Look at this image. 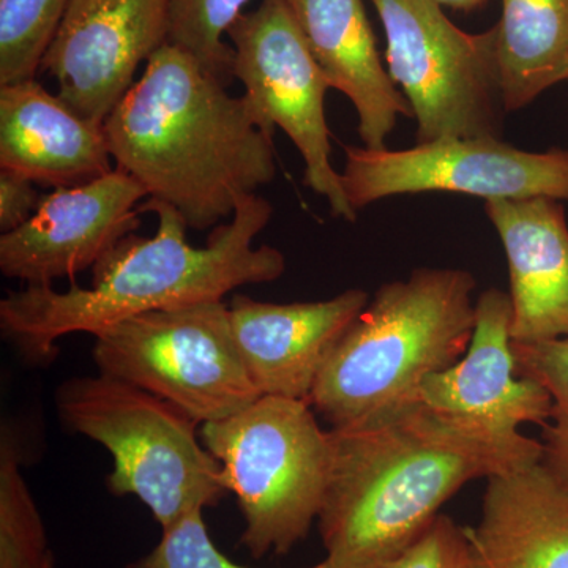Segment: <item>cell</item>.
Here are the masks:
<instances>
[{"label": "cell", "instance_id": "cell-15", "mask_svg": "<svg viewBox=\"0 0 568 568\" xmlns=\"http://www.w3.org/2000/svg\"><path fill=\"white\" fill-rule=\"evenodd\" d=\"M489 222L506 250L511 342L568 338V226L552 197L491 200Z\"/></svg>", "mask_w": 568, "mask_h": 568}, {"label": "cell", "instance_id": "cell-26", "mask_svg": "<svg viewBox=\"0 0 568 568\" xmlns=\"http://www.w3.org/2000/svg\"><path fill=\"white\" fill-rule=\"evenodd\" d=\"M36 182L20 174L0 173V230L11 233L18 230L36 213L40 204Z\"/></svg>", "mask_w": 568, "mask_h": 568}, {"label": "cell", "instance_id": "cell-23", "mask_svg": "<svg viewBox=\"0 0 568 568\" xmlns=\"http://www.w3.org/2000/svg\"><path fill=\"white\" fill-rule=\"evenodd\" d=\"M511 345L518 375L536 381L551 396L552 424L541 443L544 463L568 488V338Z\"/></svg>", "mask_w": 568, "mask_h": 568}, {"label": "cell", "instance_id": "cell-3", "mask_svg": "<svg viewBox=\"0 0 568 568\" xmlns=\"http://www.w3.org/2000/svg\"><path fill=\"white\" fill-rule=\"evenodd\" d=\"M140 212L155 213L156 233L122 239L93 265L91 286L59 293L51 284H28L0 302L2 334L29 361L54 357L62 336H95L142 313L223 301L237 287L275 282L286 271L280 250L253 245L274 215L260 194L245 197L201 248L186 241L189 226L171 205L149 200Z\"/></svg>", "mask_w": 568, "mask_h": 568}, {"label": "cell", "instance_id": "cell-1", "mask_svg": "<svg viewBox=\"0 0 568 568\" xmlns=\"http://www.w3.org/2000/svg\"><path fill=\"white\" fill-rule=\"evenodd\" d=\"M331 439L317 523L335 568H394L459 488L544 459L536 439L478 435L422 403L375 424L331 428Z\"/></svg>", "mask_w": 568, "mask_h": 568}, {"label": "cell", "instance_id": "cell-13", "mask_svg": "<svg viewBox=\"0 0 568 568\" xmlns=\"http://www.w3.org/2000/svg\"><path fill=\"white\" fill-rule=\"evenodd\" d=\"M420 403L463 428L507 443L523 437L519 426L551 417L548 392L518 375L510 295L496 287L478 295L469 347L457 364L426 377Z\"/></svg>", "mask_w": 568, "mask_h": 568}, {"label": "cell", "instance_id": "cell-20", "mask_svg": "<svg viewBox=\"0 0 568 568\" xmlns=\"http://www.w3.org/2000/svg\"><path fill=\"white\" fill-rule=\"evenodd\" d=\"M47 530L21 470V452L9 426L0 437V568H47Z\"/></svg>", "mask_w": 568, "mask_h": 568}, {"label": "cell", "instance_id": "cell-16", "mask_svg": "<svg viewBox=\"0 0 568 568\" xmlns=\"http://www.w3.org/2000/svg\"><path fill=\"white\" fill-rule=\"evenodd\" d=\"M104 126L39 81L0 85V168L40 185L78 186L111 173Z\"/></svg>", "mask_w": 568, "mask_h": 568}, {"label": "cell", "instance_id": "cell-8", "mask_svg": "<svg viewBox=\"0 0 568 568\" xmlns=\"http://www.w3.org/2000/svg\"><path fill=\"white\" fill-rule=\"evenodd\" d=\"M387 39L388 74L402 85L418 142L499 138L504 106L495 28L467 33L436 0H372Z\"/></svg>", "mask_w": 568, "mask_h": 568}, {"label": "cell", "instance_id": "cell-11", "mask_svg": "<svg viewBox=\"0 0 568 568\" xmlns=\"http://www.w3.org/2000/svg\"><path fill=\"white\" fill-rule=\"evenodd\" d=\"M168 43V0H70L41 69L63 103L104 125L134 74Z\"/></svg>", "mask_w": 568, "mask_h": 568}, {"label": "cell", "instance_id": "cell-28", "mask_svg": "<svg viewBox=\"0 0 568 568\" xmlns=\"http://www.w3.org/2000/svg\"><path fill=\"white\" fill-rule=\"evenodd\" d=\"M47 568H55L54 558H52V559L50 560V562H48Z\"/></svg>", "mask_w": 568, "mask_h": 568}, {"label": "cell", "instance_id": "cell-12", "mask_svg": "<svg viewBox=\"0 0 568 568\" xmlns=\"http://www.w3.org/2000/svg\"><path fill=\"white\" fill-rule=\"evenodd\" d=\"M144 197L140 183L118 168L44 194L28 222L0 237V272L37 286L73 278L140 227Z\"/></svg>", "mask_w": 568, "mask_h": 568}, {"label": "cell", "instance_id": "cell-10", "mask_svg": "<svg viewBox=\"0 0 568 568\" xmlns=\"http://www.w3.org/2000/svg\"><path fill=\"white\" fill-rule=\"evenodd\" d=\"M343 189L358 211L395 194L450 192L491 200L568 201V151L526 152L499 138H447L406 151L345 149Z\"/></svg>", "mask_w": 568, "mask_h": 568}, {"label": "cell", "instance_id": "cell-24", "mask_svg": "<svg viewBox=\"0 0 568 568\" xmlns=\"http://www.w3.org/2000/svg\"><path fill=\"white\" fill-rule=\"evenodd\" d=\"M125 568H246L237 566L216 549L203 519V510L186 515L170 529L149 555ZM312 568H335L324 559Z\"/></svg>", "mask_w": 568, "mask_h": 568}, {"label": "cell", "instance_id": "cell-14", "mask_svg": "<svg viewBox=\"0 0 568 568\" xmlns=\"http://www.w3.org/2000/svg\"><path fill=\"white\" fill-rule=\"evenodd\" d=\"M368 302L362 290H347L328 301L283 305L235 294L231 325L260 394L308 403L328 354Z\"/></svg>", "mask_w": 568, "mask_h": 568}, {"label": "cell", "instance_id": "cell-17", "mask_svg": "<svg viewBox=\"0 0 568 568\" xmlns=\"http://www.w3.org/2000/svg\"><path fill=\"white\" fill-rule=\"evenodd\" d=\"M465 528L474 568H568V488L544 459L488 477Z\"/></svg>", "mask_w": 568, "mask_h": 568}, {"label": "cell", "instance_id": "cell-19", "mask_svg": "<svg viewBox=\"0 0 568 568\" xmlns=\"http://www.w3.org/2000/svg\"><path fill=\"white\" fill-rule=\"evenodd\" d=\"M495 31L507 112L568 80V0H503Z\"/></svg>", "mask_w": 568, "mask_h": 568}, {"label": "cell", "instance_id": "cell-21", "mask_svg": "<svg viewBox=\"0 0 568 568\" xmlns=\"http://www.w3.org/2000/svg\"><path fill=\"white\" fill-rule=\"evenodd\" d=\"M70 0H0V85L36 80Z\"/></svg>", "mask_w": 568, "mask_h": 568}, {"label": "cell", "instance_id": "cell-22", "mask_svg": "<svg viewBox=\"0 0 568 568\" xmlns=\"http://www.w3.org/2000/svg\"><path fill=\"white\" fill-rule=\"evenodd\" d=\"M250 0H168V43L189 52L224 84L233 81V47L224 43Z\"/></svg>", "mask_w": 568, "mask_h": 568}, {"label": "cell", "instance_id": "cell-18", "mask_svg": "<svg viewBox=\"0 0 568 568\" xmlns=\"http://www.w3.org/2000/svg\"><path fill=\"white\" fill-rule=\"evenodd\" d=\"M313 58L332 89L345 93L368 149H386L396 118H414L384 69L364 0H286Z\"/></svg>", "mask_w": 568, "mask_h": 568}, {"label": "cell", "instance_id": "cell-9", "mask_svg": "<svg viewBox=\"0 0 568 568\" xmlns=\"http://www.w3.org/2000/svg\"><path fill=\"white\" fill-rule=\"evenodd\" d=\"M234 51L233 77L261 132L282 129L305 162V185L321 194L335 216L355 222L342 174L331 162L325 95L331 88L295 22L286 0H261L227 31Z\"/></svg>", "mask_w": 568, "mask_h": 568}, {"label": "cell", "instance_id": "cell-25", "mask_svg": "<svg viewBox=\"0 0 568 568\" xmlns=\"http://www.w3.org/2000/svg\"><path fill=\"white\" fill-rule=\"evenodd\" d=\"M394 568H474L465 528L439 515Z\"/></svg>", "mask_w": 568, "mask_h": 568}, {"label": "cell", "instance_id": "cell-4", "mask_svg": "<svg viewBox=\"0 0 568 568\" xmlns=\"http://www.w3.org/2000/svg\"><path fill=\"white\" fill-rule=\"evenodd\" d=\"M476 287L459 268H417L381 286L328 354L310 406L332 429H345L420 405L426 377L469 347Z\"/></svg>", "mask_w": 568, "mask_h": 568}, {"label": "cell", "instance_id": "cell-2", "mask_svg": "<svg viewBox=\"0 0 568 568\" xmlns=\"http://www.w3.org/2000/svg\"><path fill=\"white\" fill-rule=\"evenodd\" d=\"M103 126L115 168L192 230H215L276 175L274 138L257 129L244 99L170 43Z\"/></svg>", "mask_w": 568, "mask_h": 568}, {"label": "cell", "instance_id": "cell-5", "mask_svg": "<svg viewBox=\"0 0 568 568\" xmlns=\"http://www.w3.org/2000/svg\"><path fill=\"white\" fill-rule=\"evenodd\" d=\"M55 407L67 428L114 458L112 495L136 496L162 530L230 493L219 459L197 440L200 424L151 392L102 373L71 377L55 390Z\"/></svg>", "mask_w": 568, "mask_h": 568}, {"label": "cell", "instance_id": "cell-7", "mask_svg": "<svg viewBox=\"0 0 568 568\" xmlns=\"http://www.w3.org/2000/svg\"><path fill=\"white\" fill-rule=\"evenodd\" d=\"M92 353L102 375L166 399L201 425L234 416L263 396L223 301L129 317L95 335Z\"/></svg>", "mask_w": 568, "mask_h": 568}, {"label": "cell", "instance_id": "cell-27", "mask_svg": "<svg viewBox=\"0 0 568 568\" xmlns=\"http://www.w3.org/2000/svg\"><path fill=\"white\" fill-rule=\"evenodd\" d=\"M436 2L448 9L470 11L484 6L487 0H436Z\"/></svg>", "mask_w": 568, "mask_h": 568}, {"label": "cell", "instance_id": "cell-6", "mask_svg": "<svg viewBox=\"0 0 568 568\" xmlns=\"http://www.w3.org/2000/svg\"><path fill=\"white\" fill-rule=\"evenodd\" d=\"M244 515L241 544L253 558L282 556L320 518L332 473L331 429L310 403L263 395L234 416L201 425Z\"/></svg>", "mask_w": 568, "mask_h": 568}]
</instances>
